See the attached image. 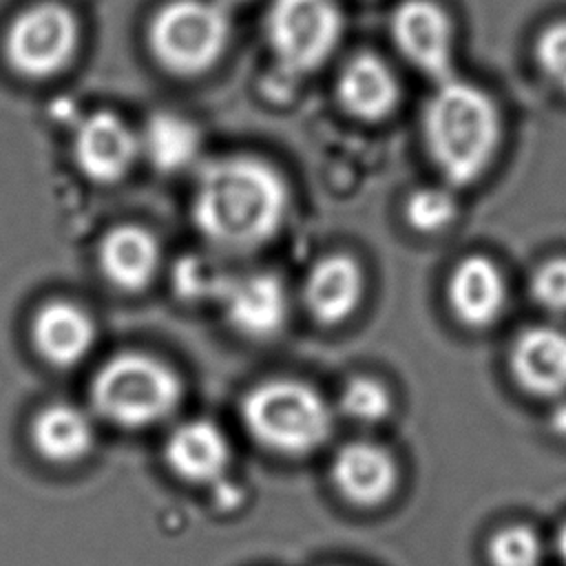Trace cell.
I'll use <instances>...</instances> for the list:
<instances>
[{
	"label": "cell",
	"instance_id": "obj_22",
	"mask_svg": "<svg viewBox=\"0 0 566 566\" xmlns=\"http://www.w3.org/2000/svg\"><path fill=\"white\" fill-rule=\"evenodd\" d=\"M394 398L385 382L371 376L347 380L338 396V411L360 424H378L391 416Z\"/></svg>",
	"mask_w": 566,
	"mask_h": 566
},
{
	"label": "cell",
	"instance_id": "obj_3",
	"mask_svg": "<svg viewBox=\"0 0 566 566\" xmlns=\"http://www.w3.org/2000/svg\"><path fill=\"white\" fill-rule=\"evenodd\" d=\"M241 422L263 449L301 458L329 440L334 411L312 385L296 378H270L243 396Z\"/></svg>",
	"mask_w": 566,
	"mask_h": 566
},
{
	"label": "cell",
	"instance_id": "obj_19",
	"mask_svg": "<svg viewBox=\"0 0 566 566\" xmlns=\"http://www.w3.org/2000/svg\"><path fill=\"white\" fill-rule=\"evenodd\" d=\"M29 438L38 455L46 462L75 464L91 453L95 427L84 409L69 402H53L33 416Z\"/></svg>",
	"mask_w": 566,
	"mask_h": 566
},
{
	"label": "cell",
	"instance_id": "obj_1",
	"mask_svg": "<svg viewBox=\"0 0 566 566\" xmlns=\"http://www.w3.org/2000/svg\"><path fill=\"white\" fill-rule=\"evenodd\" d=\"M290 203V186L272 164L252 155H228L199 168L190 212L210 245L250 252L279 234Z\"/></svg>",
	"mask_w": 566,
	"mask_h": 566
},
{
	"label": "cell",
	"instance_id": "obj_4",
	"mask_svg": "<svg viewBox=\"0 0 566 566\" xmlns=\"http://www.w3.org/2000/svg\"><path fill=\"white\" fill-rule=\"evenodd\" d=\"M184 398L179 374L157 356L122 352L91 380L93 411L122 429H146L168 420Z\"/></svg>",
	"mask_w": 566,
	"mask_h": 566
},
{
	"label": "cell",
	"instance_id": "obj_11",
	"mask_svg": "<svg viewBox=\"0 0 566 566\" xmlns=\"http://www.w3.org/2000/svg\"><path fill=\"white\" fill-rule=\"evenodd\" d=\"M329 478L334 489L354 506L385 504L398 489L400 469L389 449L371 440H352L336 449Z\"/></svg>",
	"mask_w": 566,
	"mask_h": 566
},
{
	"label": "cell",
	"instance_id": "obj_12",
	"mask_svg": "<svg viewBox=\"0 0 566 566\" xmlns=\"http://www.w3.org/2000/svg\"><path fill=\"white\" fill-rule=\"evenodd\" d=\"M509 374L533 398L553 400L566 394V332L553 325L522 329L509 347Z\"/></svg>",
	"mask_w": 566,
	"mask_h": 566
},
{
	"label": "cell",
	"instance_id": "obj_16",
	"mask_svg": "<svg viewBox=\"0 0 566 566\" xmlns=\"http://www.w3.org/2000/svg\"><path fill=\"white\" fill-rule=\"evenodd\" d=\"M365 272L360 263L343 252L318 259L305 276L303 303L321 325L347 321L363 303Z\"/></svg>",
	"mask_w": 566,
	"mask_h": 566
},
{
	"label": "cell",
	"instance_id": "obj_23",
	"mask_svg": "<svg viewBox=\"0 0 566 566\" xmlns=\"http://www.w3.org/2000/svg\"><path fill=\"white\" fill-rule=\"evenodd\" d=\"M542 537L526 524L502 526L486 544V562L491 566H542Z\"/></svg>",
	"mask_w": 566,
	"mask_h": 566
},
{
	"label": "cell",
	"instance_id": "obj_2",
	"mask_svg": "<svg viewBox=\"0 0 566 566\" xmlns=\"http://www.w3.org/2000/svg\"><path fill=\"white\" fill-rule=\"evenodd\" d=\"M420 130L442 181L462 188L491 168L502 144V115L484 88L451 75L427 97Z\"/></svg>",
	"mask_w": 566,
	"mask_h": 566
},
{
	"label": "cell",
	"instance_id": "obj_20",
	"mask_svg": "<svg viewBox=\"0 0 566 566\" xmlns=\"http://www.w3.org/2000/svg\"><path fill=\"white\" fill-rule=\"evenodd\" d=\"M203 148L201 128L175 111H157L139 130V153L166 175L181 172L199 161Z\"/></svg>",
	"mask_w": 566,
	"mask_h": 566
},
{
	"label": "cell",
	"instance_id": "obj_18",
	"mask_svg": "<svg viewBox=\"0 0 566 566\" xmlns=\"http://www.w3.org/2000/svg\"><path fill=\"white\" fill-rule=\"evenodd\" d=\"M97 261L111 285L124 292H142L159 272L161 248L150 230L122 223L111 228L99 241Z\"/></svg>",
	"mask_w": 566,
	"mask_h": 566
},
{
	"label": "cell",
	"instance_id": "obj_27",
	"mask_svg": "<svg viewBox=\"0 0 566 566\" xmlns=\"http://www.w3.org/2000/svg\"><path fill=\"white\" fill-rule=\"evenodd\" d=\"M555 548H557L559 559L566 564V522L557 528V535H555Z\"/></svg>",
	"mask_w": 566,
	"mask_h": 566
},
{
	"label": "cell",
	"instance_id": "obj_21",
	"mask_svg": "<svg viewBox=\"0 0 566 566\" xmlns=\"http://www.w3.org/2000/svg\"><path fill=\"white\" fill-rule=\"evenodd\" d=\"M458 217V199L451 188L444 186H422L416 188L405 201L407 223L422 234H438L447 230Z\"/></svg>",
	"mask_w": 566,
	"mask_h": 566
},
{
	"label": "cell",
	"instance_id": "obj_17",
	"mask_svg": "<svg viewBox=\"0 0 566 566\" xmlns=\"http://www.w3.org/2000/svg\"><path fill=\"white\" fill-rule=\"evenodd\" d=\"M95 338L93 316L71 301H49L31 321L33 347L53 367L80 365L91 354Z\"/></svg>",
	"mask_w": 566,
	"mask_h": 566
},
{
	"label": "cell",
	"instance_id": "obj_25",
	"mask_svg": "<svg viewBox=\"0 0 566 566\" xmlns=\"http://www.w3.org/2000/svg\"><path fill=\"white\" fill-rule=\"evenodd\" d=\"M533 55L542 75L566 93V18L546 24L533 44Z\"/></svg>",
	"mask_w": 566,
	"mask_h": 566
},
{
	"label": "cell",
	"instance_id": "obj_8",
	"mask_svg": "<svg viewBox=\"0 0 566 566\" xmlns=\"http://www.w3.org/2000/svg\"><path fill=\"white\" fill-rule=\"evenodd\" d=\"M398 53L422 75L442 82L453 73L455 33L449 13L433 0H402L389 20Z\"/></svg>",
	"mask_w": 566,
	"mask_h": 566
},
{
	"label": "cell",
	"instance_id": "obj_29",
	"mask_svg": "<svg viewBox=\"0 0 566 566\" xmlns=\"http://www.w3.org/2000/svg\"><path fill=\"white\" fill-rule=\"evenodd\" d=\"M217 2H219V4H223L228 11H232V7H234V4H245L248 0H217Z\"/></svg>",
	"mask_w": 566,
	"mask_h": 566
},
{
	"label": "cell",
	"instance_id": "obj_10",
	"mask_svg": "<svg viewBox=\"0 0 566 566\" xmlns=\"http://www.w3.org/2000/svg\"><path fill=\"white\" fill-rule=\"evenodd\" d=\"M217 301L228 323L252 340L279 336L290 318L285 283L272 272L230 274Z\"/></svg>",
	"mask_w": 566,
	"mask_h": 566
},
{
	"label": "cell",
	"instance_id": "obj_5",
	"mask_svg": "<svg viewBox=\"0 0 566 566\" xmlns=\"http://www.w3.org/2000/svg\"><path fill=\"white\" fill-rule=\"evenodd\" d=\"M232 40V11L217 0H170L148 22L155 62L179 77L210 71Z\"/></svg>",
	"mask_w": 566,
	"mask_h": 566
},
{
	"label": "cell",
	"instance_id": "obj_26",
	"mask_svg": "<svg viewBox=\"0 0 566 566\" xmlns=\"http://www.w3.org/2000/svg\"><path fill=\"white\" fill-rule=\"evenodd\" d=\"M531 298L551 314H566V256L542 261L528 281Z\"/></svg>",
	"mask_w": 566,
	"mask_h": 566
},
{
	"label": "cell",
	"instance_id": "obj_9",
	"mask_svg": "<svg viewBox=\"0 0 566 566\" xmlns=\"http://www.w3.org/2000/svg\"><path fill=\"white\" fill-rule=\"evenodd\" d=\"M71 155L93 184L122 181L139 159V133L113 111H93L73 126Z\"/></svg>",
	"mask_w": 566,
	"mask_h": 566
},
{
	"label": "cell",
	"instance_id": "obj_14",
	"mask_svg": "<svg viewBox=\"0 0 566 566\" xmlns=\"http://www.w3.org/2000/svg\"><path fill=\"white\" fill-rule=\"evenodd\" d=\"M336 97L347 115L376 124L387 119L400 102V82L394 69L376 53H354L338 71Z\"/></svg>",
	"mask_w": 566,
	"mask_h": 566
},
{
	"label": "cell",
	"instance_id": "obj_7",
	"mask_svg": "<svg viewBox=\"0 0 566 566\" xmlns=\"http://www.w3.org/2000/svg\"><path fill=\"white\" fill-rule=\"evenodd\" d=\"M82 29L77 15L55 0L22 9L9 24L2 51L9 69L27 80H49L77 55Z\"/></svg>",
	"mask_w": 566,
	"mask_h": 566
},
{
	"label": "cell",
	"instance_id": "obj_6",
	"mask_svg": "<svg viewBox=\"0 0 566 566\" xmlns=\"http://www.w3.org/2000/svg\"><path fill=\"white\" fill-rule=\"evenodd\" d=\"M343 29L338 0H270L263 18L276 69L292 80L318 71L338 49Z\"/></svg>",
	"mask_w": 566,
	"mask_h": 566
},
{
	"label": "cell",
	"instance_id": "obj_24",
	"mask_svg": "<svg viewBox=\"0 0 566 566\" xmlns=\"http://www.w3.org/2000/svg\"><path fill=\"white\" fill-rule=\"evenodd\" d=\"M228 276L230 274H223L217 265L201 256H184L172 272L177 294L188 301L219 298Z\"/></svg>",
	"mask_w": 566,
	"mask_h": 566
},
{
	"label": "cell",
	"instance_id": "obj_28",
	"mask_svg": "<svg viewBox=\"0 0 566 566\" xmlns=\"http://www.w3.org/2000/svg\"><path fill=\"white\" fill-rule=\"evenodd\" d=\"M553 429H555V433L566 436V405L559 407V409L553 413Z\"/></svg>",
	"mask_w": 566,
	"mask_h": 566
},
{
	"label": "cell",
	"instance_id": "obj_15",
	"mask_svg": "<svg viewBox=\"0 0 566 566\" xmlns=\"http://www.w3.org/2000/svg\"><path fill=\"white\" fill-rule=\"evenodd\" d=\"M164 458L168 469L190 484H217L226 480L232 447L221 427L210 420H186L166 438Z\"/></svg>",
	"mask_w": 566,
	"mask_h": 566
},
{
	"label": "cell",
	"instance_id": "obj_13",
	"mask_svg": "<svg viewBox=\"0 0 566 566\" xmlns=\"http://www.w3.org/2000/svg\"><path fill=\"white\" fill-rule=\"evenodd\" d=\"M509 301V285L497 263L484 254H469L447 279V303L453 318L467 329L493 327Z\"/></svg>",
	"mask_w": 566,
	"mask_h": 566
}]
</instances>
